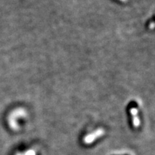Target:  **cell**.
<instances>
[{"instance_id":"3957f363","label":"cell","mask_w":155,"mask_h":155,"mask_svg":"<svg viewBox=\"0 0 155 155\" xmlns=\"http://www.w3.org/2000/svg\"><path fill=\"white\" fill-rule=\"evenodd\" d=\"M25 155H36V154L33 150H30V151H28V152H27L26 153H25Z\"/></svg>"},{"instance_id":"7a4b0ae2","label":"cell","mask_w":155,"mask_h":155,"mask_svg":"<svg viewBox=\"0 0 155 155\" xmlns=\"http://www.w3.org/2000/svg\"><path fill=\"white\" fill-rule=\"evenodd\" d=\"M131 105H132V107L130 108V111L133 116V124L135 127H138L140 124L139 119L137 116V103L131 102Z\"/></svg>"},{"instance_id":"6da1fadb","label":"cell","mask_w":155,"mask_h":155,"mask_svg":"<svg viewBox=\"0 0 155 155\" xmlns=\"http://www.w3.org/2000/svg\"><path fill=\"white\" fill-rule=\"evenodd\" d=\"M103 134H104V130H103L102 129H98V130L95 131L94 133L90 134L86 136L84 138V139H83V141H84V143H86V144H91V143L94 142L97 138L101 137Z\"/></svg>"}]
</instances>
